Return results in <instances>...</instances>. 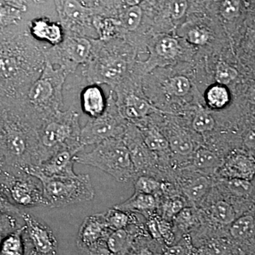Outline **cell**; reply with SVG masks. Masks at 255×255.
<instances>
[{
    "label": "cell",
    "mask_w": 255,
    "mask_h": 255,
    "mask_svg": "<svg viewBox=\"0 0 255 255\" xmlns=\"http://www.w3.org/2000/svg\"><path fill=\"white\" fill-rule=\"evenodd\" d=\"M6 171H7V168H6V164L4 163V159H3L1 156L0 155V178L2 177L3 174H4Z\"/></svg>",
    "instance_id": "bcb514c9"
},
{
    "label": "cell",
    "mask_w": 255,
    "mask_h": 255,
    "mask_svg": "<svg viewBox=\"0 0 255 255\" xmlns=\"http://www.w3.org/2000/svg\"><path fill=\"white\" fill-rule=\"evenodd\" d=\"M206 102L214 110H222L231 100L228 89L221 84L213 85L206 92Z\"/></svg>",
    "instance_id": "f1b7e54d"
},
{
    "label": "cell",
    "mask_w": 255,
    "mask_h": 255,
    "mask_svg": "<svg viewBox=\"0 0 255 255\" xmlns=\"http://www.w3.org/2000/svg\"><path fill=\"white\" fill-rule=\"evenodd\" d=\"M142 11L139 5L130 6L121 16V26L128 31H134L141 23Z\"/></svg>",
    "instance_id": "4dcf8cb0"
},
{
    "label": "cell",
    "mask_w": 255,
    "mask_h": 255,
    "mask_svg": "<svg viewBox=\"0 0 255 255\" xmlns=\"http://www.w3.org/2000/svg\"><path fill=\"white\" fill-rule=\"evenodd\" d=\"M116 209L137 213L147 216L155 213L159 207L158 198L150 194L135 191L132 196L127 201L114 206Z\"/></svg>",
    "instance_id": "ffe728a7"
},
{
    "label": "cell",
    "mask_w": 255,
    "mask_h": 255,
    "mask_svg": "<svg viewBox=\"0 0 255 255\" xmlns=\"http://www.w3.org/2000/svg\"><path fill=\"white\" fill-rule=\"evenodd\" d=\"M188 41L194 45L203 46L209 40V33L204 28H193L187 33Z\"/></svg>",
    "instance_id": "ab89813d"
},
{
    "label": "cell",
    "mask_w": 255,
    "mask_h": 255,
    "mask_svg": "<svg viewBox=\"0 0 255 255\" xmlns=\"http://www.w3.org/2000/svg\"><path fill=\"white\" fill-rule=\"evenodd\" d=\"M79 122L80 114L72 109L60 111L44 121L38 132L40 164L64 147L83 149Z\"/></svg>",
    "instance_id": "7a4b0ae2"
},
{
    "label": "cell",
    "mask_w": 255,
    "mask_h": 255,
    "mask_svg": "<svg viewBox=\"0 0 255 255\" xmlns=\"http://www.w3.org/2000/svg\"><path fill=\"white\" fill-rule=\"evenodd\" d=\"M119 109L124 119L132 121L141 120L153 110L147 101L135 94L126 97L122 107Z\"/></svg>",
    "instance_id": "44dd1931"
},
{
    "label": "cell",
    "mask_w": 255,
    "mask_h": 255,
    "mask_svg": "<svg viewBox=\"0 0 255 255\" xmlns=\"http://www.w3.org/2000/svg\"><path fill=\"white\" fill-rule=\"evenodd\" d=\"M30 33L34 39L46 42L52 46L60 44L65 36L62 25L46 17L33 20L30 25Z\"/></svg>",
    "instance_id": "e0dca14e"
},
{
    "label": "cell",
    "mask_w": 255,
    "mask_h": 255,
    "mask_svg": "<svg viewBox=\"0 0 255 255\" xmlns=\"http://www.w3.org/2000/svg\"><path fill=\"white\" fill-rule=\"evenodd\" d=\"M92 39L86 36L65 34L60 44L44 50L45 58L55 66L63 68L69 75L88 61L93 46Z\"/></svg>",
    "instance_id": "ba28073f"
},
{
    "label": "cell",
    "mask_w": 255,
    "mask_h": 255,
    "mask_svg": "<svg viewBox=\"0 0 255 255\" xmlns=\"http://www.w3.org/2000/svg\"><path fill=\"white\" fill-rule=\"evenodd\" d=\"M64 29L68 30V35L86 36L92 38L88 30L91 8H89L79 0H55Z\"/></svg>",
    "instance_id": "9c48e42d"
},
{
    "label": "cell",
    "mask_w": 255,
    "mask_h": 255,
    "mask_svg": "<svg viewBox=\"0 0 255 255\" xmlns=\"http://www.w3.org/2000/svg\"><path fill=\"white\" fill-rule=\"evenodd\" d=\"M68 76L63 68H55L46 60L41 75L30 87L28 93L29 105L45 119L62 110L63 87Z\"/></svg>",
    "instance_id": "277c9868"
},
{
    "label": "cell",
    "mask_w": 255,
    "mask_h": 255,
    "mask_svg": "<svg viewBox=\"0 0 255 255\" xmlns=\"http://www.w3.org/2000/svg\"><path fill=\"white\" fill-rule=\"evenodd\" d=\"M156 52L164 58H173L179 52V43L172 37H164L156 45Z\"/></svg>",
    "instance_id": "e575fe53"
},
{
    "label": "cell",
    "mask_w": 255,
    "mask_h": 255,
    "mask_svg": "<svg viewBox=\"0 0 255 255\" xmlns=\"http://www.w3.org/2000/svg\"><path fill=\"white\" fill-rule=\"evenodd\" d=\"M248 43L252 49L255 50V30H251L248 33Z\"/></svg>",
    "instance_id": "f6af8a7d"
},
{
    "label": "cell",
    "mask_w": 255,
    "mask_h": 255,
    "mask_svg": "<svg viewBox=\"0 0 255 255\" xmlns=\"http://www.w3.org/2000/svg\"><path fill=\"white\" fill-rule=\"evenodd\" d=\"M91 55L84 65V76L90 84H111L120 81L127 73V60L111 53L102 40L92 39Z\"/></svg>",
    "instance_id": "5b68a950"
},
{
    "label": "cell",
    "mask_w": 255,
    "mask_h": 255,
    "mask_svg": "<svg viewBox=\"0 0 255 255\" xmlns=\"http://www.w3.org/2000/svg\"><path fill=\"white\" fill-rule=\"evenodd\" d=\"M181 189L184 197L189 204L199 205L205 201L213 187V182L210 176L196 172L181 179Z\"/></svg>",
    "instance_id": "2e32d148"
},
{
    "label": "cell",
    "mask_w": 255,
    "mask_h": 255,
    "mask_svg": "<svg viewBox=\"0 0 255 255\" xmlns=\"http://www.w3.org/2000/svg\"><path fill=\"white\" fill-rule=\"evenodd\" d=\"M6 214L21 215V209L14 205L0 190V215Z\"/></svg>",
    "instance_id": "60d3db41"
},
{
    "label": "cell",
    "mask_w": 255,
    "mask_h": 255,
    "mask_svg": "<svg viewBox=\"0 0 255 255\" xmlns=\"http://www.w3.org/2000/svg\"><path fill=\"white\" fill-rule=\"evenodd\" d=\"M162 255H199L190 235H184L170 246H166Z\"/></svg>",
    "instance_id": "f546056e"
},
{
    "label": "cell",
    "mask_w": 255,
    "mask_h": 255,
    "mask_svg": "<svg viewBox=\"0 0 255 255\" xmlns=\"http://www.w3.org/2000/svg\"><path fill=\"white\" fill-rule=\"evenodd\" d=\"M192 127L196 132L205 133L214 130L216 122L212 115L206 111H199L193 120Z\"/></svg>",
    "instance_id": "836d02e7"
},
{
    "label": "cell",
    "mask_w": 255,
    "mask_h": 255,
    "mask_svg": "<svg viewBox=\"0 0 255 255\" xmlns=\"http://www.w3.org/2000/svg\"><path fill=\"white\" fill-rule=\"evenodd\" d=\"M26 227H21L10 233L0 245V255H26V243L25 239Z\"/></svg>",
    "instance_id": "603a6c76"
},
{
    "label": "cell",
    "mask_w": 255,
    "mask_h": 255,
    "mask_svg": "<svg viewBox=\"0 0 255 255\" xmlns=\"http://www.w3.org/2000/svg\"><path fill=\"white\" fill-rule=\"evenodd\" d=\"M3 2L6 3L12 6H16V7L23 9L25 7L24 0H0Z\"/></svg>",
    "instance_id": "ee69618b"
},
{
    "label": "cell",
    "mask_w": 255,
    "mask_h": 255,
    "mask_svg": "<svg viewBox=\"0 0 255 255\" xmlns=\"http://www.w3.org/2000/svg\"><path fill=\"white\" fill-rule=\"evenodd\" d=\"M0 190L18 208L48 206L41 182L26 172L6 171L0 178Z\"/></svg>",
    "instance_id": "52a82bcc"
},
{
    "label": "cell",
    "mask_w": 255,
    "mask_h": 255,
    "mask_svg": "<svg viewBox=\"0 0 255 255\" xmlns=\"http://www.w3.org/2000/svg\"><path fill=\"white\" fill-rule=\"evenodd\" d=\"M238 75L237 70L225 62H219L216 65L215 78L221 85H227L237 78Z\"/></svg>",
    "instance_id": "8d00e7d4"
},
{
    "label": "cell",
    "mask_w": 255,
    "mask_h": 255,
    "mask_svg": "<svg viewBox=\"0 0 255 255\" xmlns=\"http://www.w3.org/2000/svg\"><path fill=\"white\" fill-rule=\"evenodd\" d=\"M232 255H248L246 254V253H245L244 252L242 251L241 249H239V248H237V247L236 246V248H235L234 251H233Z\"/></svg>",
    "instance_id": "681fc988"
},
{
    "label": "cell",
    "mask_w": 255,
    "mask_h": 255,
    "mask_svg": "<svg viewBox=\"0 0 255 255\" xmlns=\"http://www.w3.org/2000/svg\"><path fill=\"white\" fill-rule=\"evenodd\" d=\"M194 246L199 255H232L236 248L228 236L207 238Z\"/></svg>",
    "instance_id": "7402d4cb"
},
{
    "label": "cell",
    "mask_w": 255,
    "mask_h": 255,
    "mask_svg": "<svg viewBox=\"0 0 255 255\" xmlns=\"http://www.w3.org/2000/svg\"><path fill=\"white\" fill-rule=\"evenodd\" d=\"M249 100L253 105H255V87L252 90L250 94Z\"/></svg>",
    "instance_id": "c3c4849f"
},
{
    "label": "cell",
    "mask_w": 255,
    "mask_h": 255,
    "mask_svg": "<svg viewBox=\"0 0 255 255\" xmlns=\"http://www.w3.org/2000/svg\"><path fill=\"white\" fill-rule=\"evenodd\" d=\"M142 135L147 148L156 155L159 152L164 153L170 150L167 137L164 136L157 128L149 127L144 130Z\"/></svg>",
    "instance_id": "4316f807"
},
{
    "label": "cell",
    "mask_w": 255,
    "mask_h": 255,
    "mask_svg": "<svg viewBox=\"0 0 255 255\" xmlns=\"http://www.w3.org/2000/svg\"><path fill=\"white\" fill-rule=\"evenodd\" d=\"M80 152V149L64 147L41 164L28 169L26 173H40L48 177H76L78 174L74 171V164L75 155Z\"/></svg>",
    "instance_id": "7c38bea8"
},
{
    "label": "cell",
    "mask_w": 255,
    "mask_h": 255,
    "mask_svg": "<svg viewBox=\"0 0 255 255\" xmlns=\"http://www.w3.org/2000/svg\"><path fill=\"white\" fill-rule=\"evenodd\" d=\"M127 127L125 119L110 95L105 113L97 118H90L81 128L80 145L84 148L86 146L98 145L113 137H123Z\"/></svg>",
    "instance_id": "8992f818"
},
{
    "label": "cell",
    "mask_w": 255,
    "mask_h": 255,
    "mask_svg": "<svg viewBox=\"0 0 255 255\" xmlns=\"http://www.w3.org/2000/svg\"><path fill=\"white\" fill-rule=\"evenodd\" d=\"M77 247L79 255H112L106 241L100 242L93 246Z\"/></svg>",
    "instance_id": "f35d334b"
},
{
    "label": "cell",
    "mask_w": 255,
    "mask_h": 255,
    "mask_svg": "<svg viewBox=\"0 0 255 255\" xmlns=\"http://www.w3.org/2000/svg\"><path fill=\"white\" fill-rule=\"evenodd\" d=\"M92 23L97 33V39L102 41L113 39L118 34L121 26L120 21L112 18H95Z\"/></svg>",
    "instance_id": "83f0119b"
},
{
    "label": "cell",
    "mask_w": 255,
    "mask_h": 255,
    "mask_svg": "<svg viewBox=\"0 0 255 255\" xmlns=\"http://www.w3.org/2000/svg\"><path fill=\"white\" fill-rule=\"evenodd\" d=\"M228 236L246 254L255 255V204L235 220L228 228Z\"/></svg>",
    "instance_id": "5bb4252c"
},
{
    "label": "cell",
    "mask_w": 255,
    "mask_h": 255,
    "mask_svg": "<svg viewBox=\"0 0 255 255\" xmlns=\"http://www.w3.org/2000/svg\"><path fill=\"white\" fill-rule=\"evenodd\" d=\"M75 162L91 165L110 174L119 182H127L136 177L130 152L123 137L108 139L85 153L77 154Z\"/></svg>",
    "instance_id": "6da1fadb"
},
{
    "label": "cell",
    "mask_w": 255,
    "mask_h": 255,
    "mask_svg": "<svg viewBox=\"0 0 255 255\" xmlns=\"http://www.w3.org/2000/svg\"><path fill=\"white\" fill-rule=\"evenodd\" d=\"M191 88L189 79L184 76H176L167 82L166 89L169 94L177 97L187 95Z\"/></svg>",
    "instance_id": "d590c367"
},
{
    "label": "cell",
    "mask_w": 255,
    "mask_h": 255,
    "mask_svg": "<svg viewBox=\"0 0 255 255\" xmlns=\"http://www.w3.org/2000/svg\"><path fill=\"white\" fill-rule=\"evenodd\" d=\"M123 140L130 152L137 176L153 177L158 158L156 154L147 148L140 130L132 126L127 127L123 135Z\"/></svg>",
    "instance_id": "30bf717a"
},
{
    "label": "cell",
    "mask_w": 255,
    "mask_h": 255,
    "mask_svg": "<svg viewBox=\"0 0 255 255\" xmlns=\"http://www.w3.org/2000/svg\"><path fill=\"white\" fill-rule=\"evenodd\" d=\"M26 255H41L38 254V253H35L34 251H30L29 252H28V253H26Z\"/></svg>",
    "instance_id": "f907efd6"
},
{
    "label": "cell",
    "mask_w": 255,
    "mask_h": 255,
    "mask_svg": "<svg viewBox=\"0 0 255 255\" xmlns=\"http://www.w3.org/2000/svg\"><path fill=\"white\" fill-rule=\"evenodd\" d=\"M143 0H125L126 3L128 6H135V5H139Z\"/></svg>",
    "instance_id": "7dc6e473"
},
{
    "label": "cell",
    "mask_w": 255,
    "mask_h": 255,
    "mask_svg": "<svg viewBox=\"0 0 255 255\" xmlns=\"http://www.w3.org/2000/svg\"><path fill=\"white\" fill-rule=\"evenodd\" d=\"M187 1L186 0H172L169 4V12L174 19L182 18L187 9Z\"/></svg>",
    "instance_id": "b9f144b4"
},
{
    "label": "cell",
    "mask_w": 255,
    "mask_h": 255,
    "mask_svg": "<svg viewBox=\"0 0 255 255\" xmlns=\"http://www.w3.org/2000/svg\"><path fill=\"white\" fill-rule=\"evenodd\" d=\"M167 138L171 152L178 157H191L196 150L194 142L185 132L174 131Z\"/></svg>",
    "instance_id": "d4e9b609"
},
{
    "label": "cell",
    "mask_w": 255,
    "mask_h": 255,
    "mask_svg": "<svg viewBox=\"0 0 255 255\" xmlns=\"http://www.w3.org/2000/svg\"><path fill=\"white\" fill-rule=\"evenodd\" d=\"M223 159L219 154L207 147H199L191 156L190 169L194 172L210 176L217 172Z\"/></svg>",
    "instance_id": "d6986e66"
},
{
    "label": "cell",
    "mask_w": 255,
    "mask_h": 255,
    "mask_svg": "<svg viewBox=\"0 0 255 255\" xmlns=\"http://www.w3.org/2000/svg\"><path fill=\"white\" fill-rule=\"evenodd\" d=\"M187 201L185 197L184 199L178 195L170 196L167 200L164 201L163 205H162V209H163L162 211H163L164 215L162 218L169 220V221L173 219L183 209L187 207L185 205Z\"/></svg>",
    "instance_id": "1f68e13d"
},
{
    "label": "cell",
    "mask_w": 255,
    "mask_h": 255,
    "mask_svg": "<svg viewBox=\"0 0 255 255\" xmlns=\"http://www.w3.org/2000/svg\"><path fill=\"white\" fill-rule=\"evenodd\" d=\"M171 184L159 181L157 178L149 175H137L134 179V189L137 192L150 194L156 197L164 196L171 191Z\"/></svg>",
    "instance_id": "cb8c5ba5"
},
{
    "label": "cell",
    "mask_w": 255,
    "mask_h": 255,
    "mask_svg": "<svg viewBox=\"0 0 255 255\" xmlns=\"http://www.w3.org/2000/svg\"><path fill=\"white\" fill-rule=\"evenodd\" d=\"M218 178L253 181L255 177V156L246 150H234L223 159L216 173Z\"/></svg>",
    "instance_id": "4fadbf2b"
},
{
    "label": "cell",
    "mask_w": 255,
    "mask_h": 255,
    "mask_svg": "<svg viewBox=\"0 0 255 255\" xmlns=\"http://www.w3.org/2000/svg\"><path fill=\"white\" fill-rule=\"evenodd\" d=\"M21 216L31 251L41 255H58V241L50 228L28 213L21 212Z\"/></svg>",
    "instance_id": "8fae6325"
},
{
    "label": "cell",
    "mask_w": 255,
    "mask_h": 255,
    "mask_svg": "<svg viewBox=\"0 0 255 255\" xmlns=\"http://www.w3.org/2000/svg\"><path fill=\"white\" fill-rule=\"evenodd\" d=\"M243 143L247 151L250 152H255V124L252 126L245 134Z\"/></svg>",
    "instance_id": "7bdbcfd3"
},
{
    "label": "cell",
    "mask_w": 255,
    "mask_h": 255,
    "mask_svg": "<svg viewBox=\"0 0 255 255\" xmlns=\"http://www.w3.org/2000/svg\"><path fill=\"white\" fill-rule=\"evenodd\" d=\"M240 9V0H223L221 6V15L227 20H232L237 17Z\"/></svg>",
    "instance_id": "74e56055"
},
{
    "label": "cell",
    "mask_w": 255,
    "mask_h": 255,
    "mask_svg": "<svg viewBox=\"0 0 255 255\" xmlns=\"http://www.w3.org/2000/svg\"><path fill=\"white\" fill-rule=\"evenodd\" d=\"M30 175L41 182L48 207L61 208L91 201L95 195L89 174L76 177H48L40 173Z\"/></svg>",
    "instance_id": "3957f363"
},
{
    "label": "cell",
    "mask_w": 255,
    "mask_h": 255,
    "mask_svg": "<svg viewBox=\"0 0 255 255\" xmlns=\"http://www.w3.org/2000/svg\"><path fill=\"white\" fill-rule=\"evenodd\" d=\"M82 110L84 113L94 119L105 113L107 100L99 85L90 84L80 94Z\"/></svg>",
    "instance_id": "ac0fdd59"
},
{
    "label": "cell",
    "mask_w": 255,
    "mask_h": 255,
    "mask_svg": "<svg viewBox=\"0 0 255 255\" xmlns=\"http://www.w3.org/2000/svg\"><path fill=\"white\" fill-rule=\"evenodd\" d=\"M106 222L112 231L124 229L130 225L139 222L134 213L112 208L104 213Z\"/></svg>",
    "instance_id": "484cf974"
},
{
    "label": "cell",
    "mask_w": 255,
    "mask_h": 255,
    "mask_svg": "<svg viewBox=\"0 0 255 255\" xmlns=\"http://www.w3.org/2000/svg\"><path fill=\"white\" fill-rule=\"evenodd\" d=\"M112 231L106 222L104 213L92 215L84 220L79 229L77 246H90L107 241Z\"/></svg>",
    "instance_id": "9a60e30c"
},
{
    "label": "cell",
    "mask_w": 255,
    "mask_h": 255,
    "mask_svg": "<svg viewBox=\"0 0 255 255\" xmlns=\"http://www.w3.org/2000/svg\"><path fill=\"white\" fill-rule=\"evenodd\" d=\"M20 220H22L21 215H0V245L8 234L21 227L24 224H21Z\"/></svg>",
    "instance_id": "d6a6232c"
}]
</instances>
